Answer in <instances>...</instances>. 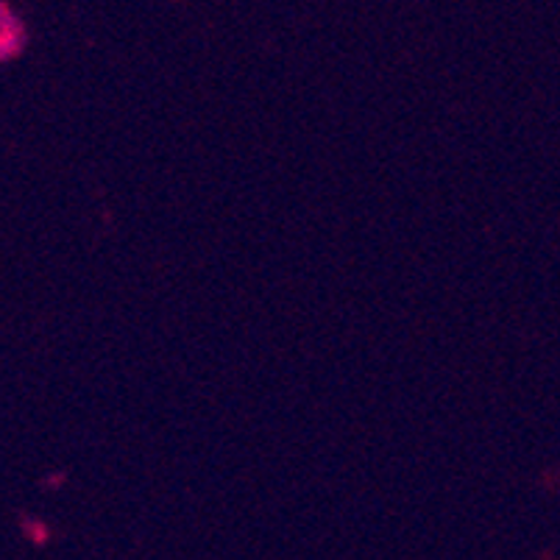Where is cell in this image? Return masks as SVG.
<instances>
[{
    "label": "cell",
    "instance_id": "6da1fadb",
    "mask_svg": "<svg viewBox=\"0 0 560 560\" xmlns=\"http://www.w3.org/2000/svg\"><path fill=\"white\" fill-rule=\"evenodd\" d=\"M20 43L18 25H14L12 12L0 3V56H9Z\"/></svg>",
    "mask_w": 560,
    "mask_h": 560
}]
</instances>
